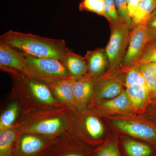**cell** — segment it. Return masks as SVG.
<instances>
[{"mask_svg":"<svg viewBox=\"0 0 156 156\" xmlns=\"http://www.w3.org/2000/svg\"><path fill=\"white\" fill-rule=\"evenodd\" d=\"M27 55L16 48L0 42V69L9 73L13 71L24 73Z\"/></svg>","mask_w":156,"mask_h":156,"instance_id":"10","label":"cell"},{"mask_svg":"<svg viewBox=\"0 0 156 156\" xmlns=\"http://www.w3.org/2000/svg\"><path fill=\"white\" fill-rule=\"evenodd\" d=\"M126 88L132 107L137 110L140 109L147 101L150 92L144 87L136 85L128 86Z\"/></svg>","mask_w":156,"mask_h":156,"instance_id":"21","label":"cell"},{"mask_svg":"<svg viewBox=\"0 0 156 156\" xmlns=\"http://www.w3.org/2000/svg\"><path fill=\"white\" fill-rule=\"evenodd\" d=\"M111 36L105 50L111 70L121 66L128 48L131 29L122 20L110 24Z\"/></svg>","mask_w":156,"mask_h":156,"instance_id":"5","label":"cell"},{"mask_svg":"<svg viewBox=\"0 0 156 156\" xmlns=\"http://www.w3.org/2000/svg\"><path fill=\"white\" fill-rule=\"evenodd\" d=\"M111 123L115 127L131 136L156 144V128L132 120L114 119Z\"/></svg>","mask_w":156,"mask_h":156,"instance_id":"11","label":"cell"},{"mask_svg":"<svg viewBox=\"0 0 156 156\" xmlns=\"http://www.w3.org/2000/svg\"><path fill=\"white\" fill-rule=\"evenodd\" d=\"M151 64L152 69L153 72L156 77V63H151Z\"/></svg>","mask_w":156,"mask_h":156,"instance_id":"32","label":"cell"},{"mask_svg":"<svg viewBox=\"0 0 156 156\" xmlns=\"http://www.w3.org/2000/svg\"><path fill=\"white\" fill-rule=\"evenodd\" d=\"M24 73L48 85L71 78L60 60L52 58L27 56Z\"/></svg>","mask_w":156,"mask_h":156,"instance_id":"4","label":"cell"},{"mask_svg":"<svg viewBox=\"0 0 156 156\" xmlns=\"http://www.w3.org/2000/svg\"><path fill=\"white\" fill-rule=\"evenodd\" d=\"M84 57L88 67L87 75L90 77L95 78L102 74L108 65L105 49L98 48L88 51Z\"/></svg>","mask_w":156,"mask_h":156,"instance_id":"17","label":"cell"},{"mask_svg":"<svg viewBox=\"0 0 156 156\" xmlns=\"http://www.w3.org/2000/svg\"><path fill=\"white\" fill-rule=\"evenodd\" d=\"M86 109L73 111L72 131L75 135H82L89 140H98L104 133L103 125L96 116Z\"/></svg>","mask_w":156,"mask_h":156,"instance_id":"7","label":"cell"},{"mask_svg":"<svg viewBox=\"0 0 156 156\" xmlns=\"http://www.w3.org/2000/svg\"><path fill=\"white\" fill-rule=\"evenodd\" d=\"M57 140L58 138L23 133L15 156H47L56 145Z\"/></svg>","mask_w":156,"mask_h":156,"instance_id":"8","label":"cell"},{"mask_svg":"<svg viewBox=\"0 0 156 156\" xmlns=\"http://www.w3.org/2000/svg\"><path fill=\"white\" fill-rule=\"evenodd\" d=\"M12 85L10 99L17 101L22 111L49 106H63L54 97L48 85L25 73H9Z\"/></svg>","mask_w":156,"mask_h":156,"instance_id":"2","label":"cell"},{"mask_svg":"<svg viewBox=\"0 0 156 156\" xmlns=\"http://www.w3.org/2000/svg\"><path fill=\"white\" fill-rule=\"evenodd\" d=\"M115 2L120 19L126 23L131 30L132 28V20L128 14L127 0H115Z\"/></svg>","mask_w":156,"mask_h":156,"instance_id":"28","label":"cell"},{"mask_svg":"<svg viewBox=\"0 0 156 156\" xmlns=\"http://www.w3.org/2000/svg\"><path fill=\"white\" fill-rule=\"evenodd\" d=\"M140 2V0H127L128 13L131 19L136 13Z\"/></svg>","mask_w":156,"mask_h":156,"instance_id":"30","label":"cell"},{"mask_svg":"<svg viewBox=\"0 0 156 156\" xmlns=\"http://www.w3.org/2000/svg\"><path fill=\"white\" fill-rule=\"evenodd\" d=\"M131 105L126 91L123 92L117 97L105 101L98 105L94 109H104L112 112H125L131 110Z\"/></svg>","mask_w":156,"mask_h":156,"instance_id":"19","label":"cell"},{"mask_svg":"<svg viewBox=\"0 0 156 156\" xmlns=\"http://www.w3.org/2000/svg\"><path fill=\"white\" fill-rule=\"evenodd\" d=\"M124 147L128 156H151L152 149L149 146L131 140H126L124 142Z\"/></svg>","mask_w":156,"mask_h":156,"instance_id":"22","label":"cell"},{"mask_svg":"<svg viewBox=\"0 0 156 156\" xmlns=\"http://www.w3.org/2000/svg\"><path fill=\"white\" fill-rule=\"evenodd\" d=\"M73 91L76 110L87 108L94 96L93 78L86 75L74 80Z\"/></svg>","mask_w":156,"mask_h":156,"instance_id":"13","label":"cell"},{"mask_svg":"<svg viewBox=\"0 0 156 156\" xmlns=\"http://www.w3.org/2000/svg\"><path fill=\"white\" fill-rule=\"evenodd\" d=\"M10 102L2 112L0 117V131L11 128L17 122L22 111L20 104L15 99Z\"/></svg>","mask_w":156,"mask_h":156,"instance_id":"18","label":"cell"},{"mask_svg":"<svg viewBox=\"0 0 156 156\" xmlns=\"http://www.w3.org/2000/svg\"><path fill=\"white\" fill-rule=\"evenodd\" d=\"M81 146L75 134L69 131L58 137L56 145L47 156H87Z\"/></svg>","mask_w":156,"mask_h":156,"instance_id":"12","label":"cell"},{"mask_svg":"<svg viewBox=\"0 0 156 156\" xmlns=\"http://www.w3.org/2000/svg\"><path fill=\"white\" fill-rule=\"evenodd\" d=\"M104 2L105 18L108 20L109 24L119 21L121 19L118 14L115 0H104Z\"/></svg>","mask_w":156,"mask_h":156,"instance_id":"27","label":"cell"},{"mask_svg":"<svg viewBox=\"0 0 156 156\" xmlns=\"http://www.w3.org/2000/svg\"><path fill=\"white\" fill-rule=\"evenodd\" d=\"M152 41L146 26L134 27L130 32L128 48L121 66L127 72L138 66L146 46Z\"/></svg>","mask_w":156,"mask_h":156,"instance_id":"6","label":"cell"},{"mask_svg":"<svg viewBox=\"0 0 156 156\" xmlns=\"http://www.w3.org/2000/svg\"><path fill=\"white\" fill-rule=\"evenodd\" d=\"M107 73L102 74L93 78L94 93L93 98L98 101L112 99L123 92V83L116 74V70H111Z\"/></svg>","mask_w":156,"mask_h":156,"instance_id":"9","label":"cell"},{"mask_svg":"<svg viewBox=\"0 0 156 156\" xmlns=\"http://www.w3.org/2000/svg\"><path fill=\"white\" fill-rule=\"evenodd\" d=\"M0 42L16 48L27 56L59 60L68 49L64 40L48 38L11 30L1 36Z\"/></svg>","mask_w":156,"mask_h":156,"instance_id":"3","label":"cell"},{"mask_svg":"<svg viewBox=\"0 0 156 156\" xmlns=\"http://www.w3.org/2000/svg\"><path fill=\"white\" fill-rule=\"evenodd\" d=\"M138 66L129 70L127 72L125 80L126 87L136 85L144 87L150 91L145 79L142 73L140 70Z\"/></svg>","mask_w":156,"mask_h":156,"instance_id":"24","label":"cell"},{"mask_svg":"<svg viewBox=\"0 0 156 156\" xmlns=\"http://www.w3.org/2000/svg\"><path fill=\"white\" fill-rule=\"evenodd\" d=\"M22 134L21 128L16 124L0 131V156H15Z\"/></svg>","mask_w":156,"mask_h":156,"instance_id":"14","label":"cell"},{"mask_svg":"<svg viewBox=\"0 0 156 156\" xmlns=\"http://www.w3.org/2000/svg\"><path fill=\"white\" fill-rule=\"evenodd\" d=\"M146 27L152 40L156 39V16L151 18L147 24Z\"/></svg>","mask_w":156,"mask_h":156,"instance_id":"31","label":"cell"},{"mask_svg":"<svg viewBox=\"0 0 156 156\" xmlns=\"http://www.w3.org/2000/svg\"><path fill=\"white\" fill-rule=\"evenodd\" d=\"M74 81L71 78H69L48 85L56 100L73 111L76 110L73 95Z\"/></svg>","mask_w":156,"mask_h":156,"instance_id":"15","label":"cell"},{"mask_svg":"<svg viewBox=\"0 0 156 156\" xmlns=\"http://www.w3.org/2000/svg\"><path fill=\"white\" fill-rule=\"evenodd\" d=\"M155 16H156V9H155V10H154V12H153L152 14L151 18V17H155Z\"/></svg>","mask_w":156,"mask_h":156,"instance_id":"33","label":"cell"},{"mask_svg":"<svg viewBox=\"0 0 156 156\" xmlns=\"http://www.w3.org/2000/svg\"><path fill=\"white\" fill-rule=\"evenodd\" d=\"M79 10L93 12L106 17L104 0H82L79 5Z\"/></svg>","mask_w":156,"mask_h":156,"instance_id":"23","label":"cell"},{"mask_svg":"<svg viewBox=\"0 0 156 156\" xmlns=\"http://www.w3.org/2000/svg\"><path fill=\"white\" fill-rule=\"evenodd\" d=\"M73 111L67 106H49L22 111L16 124L23 133L58 138L72 131Z\"/></svg>","mask_w":156,"mask_h":156,"instance_id":"1","label":"cell"},{"mask_svg":"<svg viewBox=\"0 0 156 156\" xmlns=\"http://www.w3.org/2000/svg\"><path fill=\"white\" fill-rule=\"evenodd\" d=\"M156 63V42L153 41L146 46L139 62L140 65L145 63Z\"/></svg>","mask_w":156,"mask_h":156,"instance_id":"26","label":"cell"},{"mask_svg":"<svg viewBox=\"0 0 156 156\" xmlns=\"http://www.w3.org/2000/svg\"><path fill=\"white\" fill-rule=\"evenodd\" d=\"M155 156H156V153L155 155Z\"/></svg>","mask_w":156,"mask_h":156,"instance_id":"34","label":"cell"},{"mask_svg":"<svg viewBox=\"0 0 156 156\" xmlns=\"http://www.w3.org/2000/svg\"><path fill=\"white\" fill-rule=\"evenodd\" d=\"M60 60L66 68L70 77L73 80H78L87 75L88 67L86 58L72 50L68 48Z\"/></svg>","mask_w":156,"mask_h":156,"instance_id":"16","label":"cell"},{"mask_svg":"<svg viewBox=\"0 0 156 156\" xmlns=\"http://www.w3.org/2000/svg\"><path fill=\"white\" fill-rule=\"evenodd\" d=\"M156 8V0H142L132 18V29L136 26H146Z\"/></svg>","mask_w":156,"mask_h":156,"instance_id":"20","label":"cell"},{"mask_svg":"<svg viewBox=\"0 0 156 156\" xmlns=\"http://www.w3.org/2000/svg\"><path fill=\"white\" fill-rule=\"evenodd\" d=\"M95 156H120L115 144L109 142L103 146L97 152Z\"/></svg>","mask_w":156,"mask_h":156,"instance_id":"29","label":"cell"},{"mask_svg":"<svg viewBox=\"0 0 156 156\" xmlns=\"http://www.w3.org/2000/svg\"><path fill=\"white\" fill-rule=\"evenodd\" d=\"M140 1H142V0H140Z\"/></svg>","mask_w":156,"mask_h":156,"instance_id":"35","label":"cell"},{"mask_svg":"<svg viewBox=\"0 0 156 156\" xmlns=\"http://www.w3.org/2000/svg\"><path fill=\"white\" fill-rule=\"evenodd\" d=\"M138 67L145 79L150 93L156 95V77L153 72L151 63L140 64Z\"/></svg>","mask_w":156,"mask_h":156,"instance_id":"25","label":"cell"}]
</instances>
